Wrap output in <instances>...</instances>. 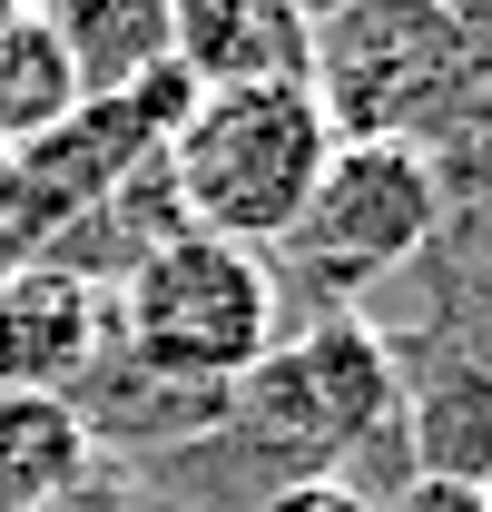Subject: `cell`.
Returning <instances> with one entry per match:
<instances>
[{"label": "cell", "mask_w": 492, "mask_h": 512, "mask_svg": "<svg viewBox=\"0 0 492 512\" xmlns=\"http://www.w3.org/2000/svg\"><path fill=\"white\" fill-rule=\"evenodd\" d=\"M158 158H168V188H178L197 237L266 256L296 237L315 178L335 158V128L306 89H217V99H197V119Z\"/></svg>", "instance_id": "1"}, {"label": "cell", "mask_w": 492, "mask_h": 512, "mask_svg": "<svg viewBox=\"0 0 492 512\" xmlns=\"http://www.w3.org/2000/svg\"><path fill=\"white\" fill-rule=\"evenodd\" d=\"M276 316H286L276 266L256 247L197 237V227L168 237L158 256H138L119 276V296H109V325H119L128 365H148L168 384H207V394H227L276 345Z\"/></svg>", "instance_id": "2"}, {"label": "cell", "mask_w": 492, "mask_h": 512, "mask_svg": "<svg viewBox=\"0 0 492 512\" xmlns=\"http://www.w3.org/2000/svg\"><path fill=\"white\" fill-rule=\"evenodd\" d=\"M394 414H404V365H394V345L365 316H315L306 335L266 345L227 384V424H237L246 444L276 453L286 483L296 473H325V453L374 444Z\"/></svg>", "instance_id": "3"}, {"label": "cell", "mask_w": 492, "mask_h": 512, "mask_svg": "<svg viewBox=\"0 0 492 512\" xmlns=\"http://www.w3.org/2000/svg\"><path fill=\"white\" fill-rule=\"evenodd\" d=\"M433 217H443V168H433L424 148H335L325 158V178H315L306 217H296V276H315L325 296H365L374 276H394V266H414L433 237Z\"/></svg>", "instance_id": "4"}, {"label": "cell", "mask_w": 492, "mask_h": 512, "mask_svg": "<svg viewBox=\"0 0 492 512\" xmlns=\"http://www.w3.org/2000/svg\"><path fill=\"white\" fill-rule=\"evenodd\" d=\"M109 335V296L69 266H10L0 276V394H69Z\"/></svg>", "instance_id": "5"}, {"label": "cell", "mask_w": 492, "mask_h": 512, "mask_svg": "<svg viewBox=\"0 0 492 512\" xmlns=\"http://www.w3.org/2000/svg\"><path fill=\"white\" fill-rule=\"evenodd\" d=\"M178 30V69L217 99V89H306L315 20L296 0H168Z\"/></svg>", "instance_id": "6"}, {"label": "cell", "mask_w": 492, "mask_h": 512, "mask_svg": "<svg viewBox=\"0 0 492 512\" xmlns=\"http://www.w3.org/2000/svg\"><path fill=\"white\" fill-rule=\"evenodd\" d=\"M50 40H60L79 99H128L138 79L178 60V30H168V0H40Z\"/></svg>", "instance_id": "7"}, {"label": "cell", "mask_w": 492, "mask_h": 512, "mask_svg": "<svg viewBox=\"0 0 492 512\" xmlns=\"http://www.w3.org/2000/svg\"><path fill=\"white\" fill-rule=\"evenodd\" d=\"M404 434H414V473L424 483H483L492 493V375L473 355H443L433 375H414Z\"/></svg>", "instance_id": "8"}, {"label": "cell", "mask_w": 492, "mask_h": 512, "mask_svg": "<svg viewBox=\"0 0 492 512\" xmlns=\"http://www.w3.org/2000/svg\"><path fill=\"white\" fill-rule=\"evenodd\" d=\"M99 463L79 394H0V512H50Z\"/></svg>", "instance_id": "9"}, {"label": "cell", "mask_w": 492, "mask_h": 512, "mask_svg": "<svg viewBox=\"0 0 492 512\" xmlns=\"http://www.w3.org/2000/svg\"><path fill=\"white\" fill-rule=\"evenodd\" d=\"M79 109V79H69L60 40L40 10H0V148H30Z\"/></svg>", "instance_id": "10"}, {"label": "cell", "mask_w": 492, "mask_h": 512, "mask_svg": "<svg viewBox=\"0 0 492 512\" xmlns=\"http://www.w3.org/2000/svg\"><path fill=\"white\" fill-rule=\"evenodd\" d=\"M256 512H374L355 483H335V473H296V483H276Z\"/></svg>", "instance_id": "11"}, {"label": "cell", "mask_w": 492, "mask_h": 512, "mask_svg": "<svg viewBox=\"0 0 492 512\" xmlns=\"http://www.w3.org/2000/svg\"><path fill=\"white\" fill-rule=\"evenodd\" d=\"M384 512H492V493H483V483H424V473H414Z\"/></svg>", "instance_id": "12"}, {"label": "cell", "mask_w": 492, "mask_h": 512, "mask_svg": "<svg viewBox=\"0 0 492 512\" xmlns=\"http://www.w3.org/2000/svg\"><path fill=\"white\" fill-rule=\"evenodd\" d=\"M50 512H128V483L109 473V463H89V473H79V483H69Z\"/></svg>", "instance_id": "13"}, {"label": "cell", "mask_w": 492, "mask_h": 512, "mask_svg": "<svg viewBox=\"0 0 492 512\" xmlns=\"http://www.w3.org/2000/svg\"><path fill=\"white\" fill-rule=\"evenodd\" d=\"M433 10H443L463 40H492V0H433Z\"/></svg>", "instance_id": "14"}, {"label": "cell", "mask_w": 492, "mask_h": 512, "mask_svg": "<svg viewBox=\"0 0 492 512\" xmlns=\"http://www.w3.org/2000/svg\"><path fill=\"white\" fill-rule=\"evenodd\" d=\"M473 365L492 375V296H483V325H473Z\"/></svg>", "instance_id": "15"}, {"label": "cell", "mask_w": 492, "mask_h": 512, "mask_svg": "<svg viewBox=\"0 0 492 512\" xmlns=\"http://www.w3.org/2000/svg\"><path fill=\"white\" fill-rule=\"evenodd\" d=\"M296 10H306V20H335V10H355V0H296Z\"/></svg>", "instance_id": "16"}, {"label": "cell", "mask_w": 492, "mask_h": 512, "mask_svg": "<svg viewBox=\"0 0 492 512\" xmlns=\"http://www.w3.org/2000/svg\"><path fill=\"white\" fill-rule=\"evenodd\" d=\"M0 197H10V148H0Z\"/></svg>", "instance_id": "17"}]
</instances>
